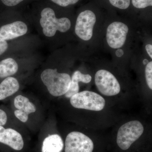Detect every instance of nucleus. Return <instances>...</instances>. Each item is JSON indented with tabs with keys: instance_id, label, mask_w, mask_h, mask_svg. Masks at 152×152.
<instances>
[{
	"instance_id": "obj_1",
	"label": "nucleus",
	"mask_w": 152,
	"mask_h": 152,
	"mask_svg": "<svg viewBox=\"0 0 152 152\" xmlns=\"http://www.w3.org/2000/svg\"><path fill=\"white\" fill-rule=\"evenodd\" d=\"M41 78L49 92L54 96L65 94L71 84L70 76L68 74L58 72L57 69L45 70L41 74Z\"/></svg>"
},
{
	"instance_id": "obj_2",
	"label": "nucleus",
	"mask_w": 152,
	"mask_h": 152,
	"mask_svg": "<svg viewBox=\"0 0 152 152\" xmlns=\"http://www.w3.org/2000/svg\"><path fill=\"white\" fill-rule=\"evenodd\" d=\"M40 23L44 35L48 37L55 35L57 31L61 32L67 31L71 27V22L66 18H57L55 11L50 7L42 10Z\"/></svg>"
},
{
	"instance_id": "obj_3",
	"label": "nucleus",
	"mask_w": 152,
	"mask_h": 152,
	"mask_svg": "<svg viewBox=\"0 0 152 152\" xmlns=\"http://www.w3.org/2000/svg\"><path fill=\"white\" fill-rule=\"evenodd\" d=\"M143 126L140 122L133 121L122 125L118 131L117 143L120 148L128 150L143 133Z\"/></svg>"
},
{
	"instance_id": "obj_4",
	"label": "nucleus",
	"mask_w": 152,
	"mask_h": 152,
	"mask_svg": "<svg viewBox=\"0 0 152 152\" xmlns=\"http://www.w3.org/2000/svg\"><path fill=\"white\" fill-rule=\"evenodd\" d=\"M70 103L75 108L100 111L104 107L106 102L100 95L86 91L72 96L70 98Z\"/></svg>"
},
{
	"instance_id": "obj_5",
	"label": "nucleus",
	"mask_w": 152,
	"mask_h": 152,
	"mask_svg": "<svg viewBox=\"0 0 152 152\" xmlns=\"http://www.w3.org/2000/svg\"><path fill=\"white\" fill-rule=\"evenodd\" d=\"M95 82L100 92L104 96H115L121 91V86L115 77L105 70H100L96 73Z\"/></svg>"
},
{
	"instance_id": "obj_6",
	"label": "nucleus",
	"mask_w": 152,
	"mask_h": 152,
	"mask_svg": "<svg viewBox=\"0 0 152 152\" xmlns=\"http://www.w3.org/2000/svg\"><path fill=\"white\" fill-rule=\"evenodd\" d=\"M94 148L92 140L80 132H72L66 137L65 152H92Z\"/></svg>"
},
{
	"instance_id": "obj_7",
	"label": "nucleus",
	"mask_w": 152,
	"mask_h": 152,
	"mask_svg": "<svg viewBox=\"0 0 152 152\" xmlns=\"http://www.w3.org/2000/svg\"><path fill=\"white\" fill-rule=\"evenodd\" d=\"M96 20V15L92 11L86 10L81 12L77 18L75 28L77 36L84 41L91 39Z\"/></svg>"
},
{
	"instance_id": "obj_8",
	"label": "nucleus",
	"mask_w": 152,
	"mask_h": 152,
	"mask_svg": "<svg viewBox=\"0 0 152 152\" xmlns=\"http://www.w3.org/2000/svg\"><path fill=\"white\" fill-rule=\"evenodd\" d=\"M128 31L127 26L121 22H115L109 25L107 31V40L109 46L113 49L122 47Z\"/></svg>"
},
{
	"instance_id": "obj_9",
	"label": "nucleus",
	"mask_w": 152,
	"mask_h": 152,
	"mask_svg": "<svg viewBox=\"0 0 152 152\" xmlns=\"http://www.w3.org/2000/svg\"><path fill=\"white\" fill-rule=\"evenodd\" d=\"M0 142L7 145L13 149L20 151L24 147L21 135L13 129H5L0 126Z\"/></svg>"
},
{
	"instance_id": "obj_10",
	"label": "nucleus",
	"mask_w": 152,
	"mask_h": 152,
	"mask_svg": "<svg viewBox=\"0 0 152 152\" xmlns=\"http://www.w3.org/2000/svg\"><path fill=\"white\" fill-rule=\"evenodd\" d=\"M28 31L24 22L17 21L0 28V40H8L26 34Z\"/></svg>"
},
{
	"instance_id": "obj_11",
	"label": "nucleus",
	"mask_w": 152,
	"mask_h": 152,
	"mask_svg": "<svg viewBox=\"0 0 152 152\" xmlns=\"http://www.w3.org/2000/svg\"><path fill=\"white\" fill-rule=\"evenodd\" d=\"M20 85L13 77H7L0 84V100L4 99L18 91Z\"/></svg>"
},
{
	"instance_id": "obj_12",
	"label": "nucleus",
	"mask_w": 152,
	"mask_h": 152,
	"mask_svg": "<svg viewBox=\"0 0 152 152\" xmlns=\"http://www.w3.org/2000/svg\"><path fill=\"white\" fill-rule=\"evenodd\" d=\"M64 147V142L59 135H50L44 140L42 152H61Z\"/></svg>"
},
{
	"instance_id": "obj_13",
	"label": "nucleus",
	"mask_w": 152,
	"mask_h": 152,
	"mask_svg": "<svg viewBox=\"0 0 152 152\" xmlns=\"http://www.w3.org/2000/svg\"><path fill=\"white\" fill-rule=\"evenodd\" d=\"M18 70V66L15 60L8 58L0 62V78L15 75Z\"/></svg>"
},
{
	"instance_id": "obj_14",
	"label": "nucleus",
	"mask_w": 152,
	"mask_h": 152,
	"mask_svg": "<svg viewBox=\"0 0 152 152\" xmlns=\"http://www.w3.org/2000/svg\"><path fill=\"white\" fill-rule=\"evenodd\" d=\"M14 105L16 108L25 112L28 115L35 113L37 110L34 104L30 102L28 98L22 95H18L15 98Z\"/></svg>"
},
{
	"instance_id": "obj_15",
	"label": "nucleus",
	"mask_w": 152,
	"mask_h": 152,
	"mask_svg": "<svg viewBox=\"0 0 152 152\" xmlns=\"http://www.w3.org/2000/svg\"><path fill=\"white\" fill-rule=\"evenodd\" d=\"M92 77L89 75H84L79 71H76L72 76L71 81L82 82L84 83H88L91 80Z\"/></svg>"
},
{
	"instance_id": "obj_16",
	"label": "nucleus",
	"mask_w": 152,
	"mask_h": 152,
	"mask_svg": "<svg viewBox=\"0 0 152 152\" xmlns=\"http://www.w3.org/2000/svg\"><path fill=\"white\" fill-rule=\"evenodd\" d=\"M110 3L114 7L121 10H126L130 4V0H109Z\"/></svg>"
},
{
	"instance_id": "obj_17",
	"label": "nucleus",
	"mask_w": 152,
	"mask_h": 152,
	"mask_svg": "<svg viewBox=\"0 0 152 152\" xmlns=\"http://www.w3.org/2000/svg\"><path fill=\"white\" fill-rule=\"evenodd\" d=\"M134 7L137 9H144L152 6V0H132Z\"/></svg>"
},
{
	"instance_id": "obj_18",
	"label": "nucleus",
	"mask_w": 152,
	"mask_h": 152,
	"mask_svg": "<svg viewBox=\"0 0 152 152\" xmlns=\"http://www.w3.org/2000/svg\"><path fill=\"white\" fill-rule=\"evenodd\" d=\"M146 80L148 86L152 89V62L151 61L146 65L145 70Z\"/></svg>"
},
{
	"instance_id": "obj_19",
	"label": "nucleus",
	"mask_w": 152,
	"mask_h": 152,
	"mask_svg": "<svg viewBox=\"0 0 152 152\" xmlns=\"http://www.w3.org/2000/svg\"><path fill=\"white\" fill-rule=\"evenodd\" d=\"M79 86L78 82L71 81L70 86L68 91L65 94L66 97L71 98L72 96L79 92Z\"/></svg>"
},
{
	"instance_id": "obj_20",
	"label": "nucleus",
	"mask_w": 152,
	"mask_h": 152,
	"mask_svg": "<svg viewBox=\"0 0 152 152\" xmlns=\"http://www.w3.org/2000/svg\"><path fill=\"white\" fill-rule=\"evenodd\" d=\"M52 2L62 7H66L74 5L79 1V0H50Z\"/></svg>"
},
{
	"instance_id": "obj_21",
	"label": "nucleus",
	"mask_w": 152,
	"mask_h": 152,
	"mask_svg": "<svg viewBox=\"0 0 152 152\" xmlns=\"http://www.w3.org/2000/svg\"><path fill=\"white\" fill-rule=\"evenodd\" d=\"M15 116L21 121L26 123L28 119V115L25 112L22 111L20 110H16L14 112Z\"/></svg>"
},
{
	"instance_id": "obj_22",
	"label": "nucleus",
	"mask_w": 152,
	"mask_h": 152,
	"mask_svg": "<svg viewBox=\"0 0 152 152\" xmlns=\"http://www.w3.org/2000/svg\"><path fill=\"white\" fill-rule=\"evenodd\" d=\"M25 0H0L4 5L7 7H14L24 1Z\"/></svg>"
},
{
	"instance_id": "obj_23",
	"label": "nucleus",
	"mask_w": 152,
	"mask_h": 152,
	"mask_svg": "<svg viewBox=\"0 0 152 152\" xmlns=\"http://www.w3.org/2000/svg\"><path fill=\"white\" fill-rule=\"evenodd\" d=\"M7 121V116L5 112L0 109V126L6 124Z\"/></svg>"
},
{
	"instance_id": "obj_24",
	"label": "nucleus",
	"mask_w": 152,
	"mask_h": 152,
	"mask_svg": "<svg viewBox=\"0 0 152 152\" xmlns=\"http://www.w3.org/2000/svg\"><path fill=\"white\" fill-rule=\"evenodd\" d=\"M8 47L7 43L5 40H0V55L2 54L7 50Z\"/></svg>"
},
{
	"instance_id": "obj_25",
	"label": "nucleus",
	"mask_w": 152,
	"mask_h": 152,
	"mask_svg": "<svg viewBox=\"0 0 152 152\" xmlns=\"http://www.w3.org/2000/svg\"><path fill=\"white\" fill-rule=\"evenodd\" d=\"M147 53L148 54L149 56L152 58V45L150 44H148L146 45L145 47Z\"/></svg>"
},
{
	"instance_id": "obj_26",
	"label": "nucleus",
	"mask_w": 152,
	"mask_h": 152,
	"mask_svg": "<svg viewBox=\"0 0 152 152\" xmlns=\"http://www.w3.org/2000/svg\"><path fill=\"white\" fill-rule=\"evenodd\" d=\"M116 55L118 57H121L124 55V52L121 49H118L116 51Z\"/></svg>"
},
{
	"instance_id": "obj_27",
	"label": "nucleus",
	"mask_w": 152,
	"mask_h": 152,
	"mask_svg": "<svg viewBox=\"0 0 152 152\" xmlns=\"http://www.w3.org/2000/svg\"><path fill=\"white\" fill-rule=\"evenodd\" d=\"M143 64L144 65H147L148 64L149 61H148V60L147 59H144L143 61Z\"/></svg>"
}]
</instances>
